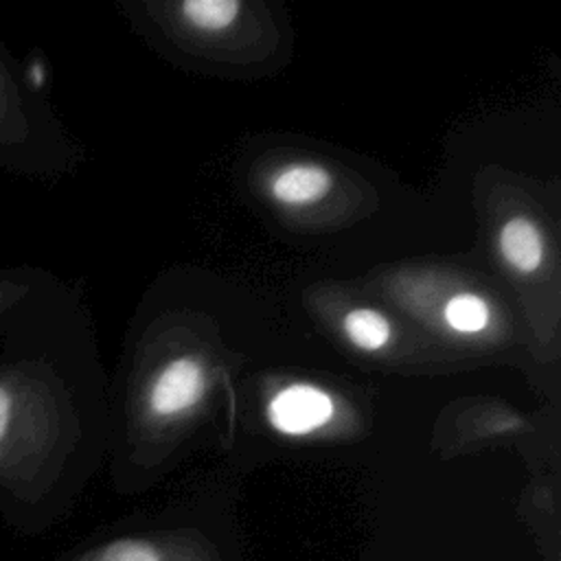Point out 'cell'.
<instances>
[{
  "label": "cell",
  "instance_id": "6da1fadb",
  "mask_svg": "<svg viewBox=\"0 0 561 561\" xmlns=\"http://www.w3.org/2000/svg\"><path fill=\"white\" fill-rule=\"evenodd\" d=\"M57 302L50 289L0 327V476L31 467L75 412Z\"/></svg>",
  "mask_w": 561,
  "mask_h": 561
},
{
  "label": "cell",
  "instance_id": "7a4b0ae2",
  "mask_svg": "<svg viewBox=\"0 0 561 561\" xmlns=\"http://www.w3.org/2000/svg\"><path fill=\"white\" fill-rule=\"evenodd\" d=\"M59 158L61 142L48 103L26 88L20 59L0 37V173L46 175Z\"/></svg>",
  "mask_w": 561,
  "mask_h": 561
},
{
  "label": "cell",
  "instance_id": "3957f363",
  "mask_svg": "<svg viewBox=\"0 0 561 561\" xmlns=\"http://www.w3.org/2000/svg\"><path fill=\"white\" fill-rule=\"evenodd\" d=\"M333 412V399L311 383H291L278 390L267 403L270 423L278 432L291 436H302L322 427L331 421Z\"/></svg>",
  "mask_w": 561,
  "mask_h": 561
},
{
  "label": "cell",
  "instance_id": "277c9868",
  "mask_svg": "<svg viewBox=\"0 0 561 561\" xmlns=\"http://www.w3.org/2000/svg\"><path fill=\"white\" fill-rule=\"evenodd\" d=\"M204 392V368L193 357L169 362L151 383L147 403L158 416H175L191 410Z\"/></svg>",
  "mask_w": 561,
  "mask_h": 561
},
{
  "label": "cell",
  "instance_id": "5b68a950",
  "mask_svg": "<svg viewBox=\"0 0 561 561\" xmlns=\"http://www.w3.org/2000/svg\"><path fill=\"white\" fill-rule=\"evenodd\" d=\"M53 289V280L31 265H0V327Z\"/></svg>",
  "mask_w": 561,
  "mask_h": 561
},
{
  "label": "cell",
  "instance_id": "8992f818",
  "mask_svg": "<svg viewBox=\"0 0 561 561\" xmlns=\"http://www.w3.org/2000/svg\"><path fill=\"white\" fill-rule=\"evenodd\" d=\"M333 180L331 173L320 167V164H289L283 171H278L272 180V195L280 204L289 206H300V204H311L324 197L331 188Z\"/></svg>",
  "mask_w": 561,
  "mask_h": 561
},
{
  "label": "cell",
  "instance_id": "52a82bcc",
  "mask_svg": "<svg viewBox=\"0 0 561 561\" xmlns=\"http://www.w3.org/2000/svg\"><path fill=\"white\" fill-rule=\"evenodd\" d=\"M500 252L513 270L530 274L543 261V237L530 219L513 217L502 226Z\"/></svg>",
  "mask_w": 561,
  "mask_h": 561
},
{
  "label": "cell",
  "instance_id": "ba28073f",
  "mask_svg": "<svg viewBox=\"0 0 561 561\" xmlns=\"http://www.w3.org/2000/svg\"><path fill=\"white\" fill-rule=\"evenodd\" d=\"M344 331L348 340L364 351H377L390 340L388 320L373 309H353L344 318Z\"/></svg>",
  "mask_w": 561,
  "mask_h": 561
},
{
  "label": "cell",
  "instance_id": "9c48e42d",
  "mask_svg": "<svg viewBox=\"0 0 561 561\" xmlns=\"http://www.w3.org/2000/svg\"><path fill=\"white\" fill-rule=\"evenodd\" d=\"M239 9L237 0H188L182 4V15L199 31H221L234 22Z\"/></svg>",
  "mask_w": 561,
  "mask_h": 561
},
{
  "label": "cell",
  "instance_id": "30bf717a",
  "mask_svg": "<svg viewBox=\"0 0 561 561\" xmlns=\"http://www.w3.org/2000/svg\"><path fill=\"white\" fill-rule=\"evenodd\" d=\"M489 305L473 294L454 296L445 307V320L460 333H476L489 324Z\"/></svg>",
  "mask_w": 561,
  "mask_h": 561
},
{
  "label": "cell",
  "instance_id": "8fae6325",
  "mask_svg": "<svg viewBox=\"0 0 561 561\" xmlns=\"http://www.w3.org/2000/svg\"><path fill=\"white\" fill-rule=\"evenodd\" d=\"M20 72H22V79H24L26 88H28L33 94L46 99V94H48L50 68H48L46 57H44L39 50H33V53H28L24 59H20Z\"/></svg>",
  "mask_w": 561,
  "mask_h": 561
}]
</instances>
